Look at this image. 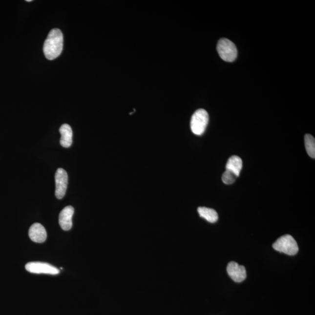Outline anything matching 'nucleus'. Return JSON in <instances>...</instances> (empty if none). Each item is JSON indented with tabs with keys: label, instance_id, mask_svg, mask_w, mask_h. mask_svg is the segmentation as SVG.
<instances>
[{
	"label": "nucleus",
	"instance_id": "1",
	"mask_svg": "<svg viewBox=\"0 0 315 315\" xmlns=\"http://www.w3.org/2000/svg\"><path fill=\"white\" fill-rule=\"evenodd\" d=\"M63 48V35L61 30L52 29L48 35L43 46L45 57L49 61L58 58Z\"/></svg>",
	"mask_w": 315,
	"mask_h": 315
},
{
	"label": "nucleus",
	"instance_id": "2",
	"mask_svg": "<svg viewBox=\"0 0 315 315\" xmlns=\"http://www.w3.org/2000/svg\"><path fill=\"white\" fill-rule=\"evenodd\" d=\"M209 116L205 109H198L191 117L190 128L191 131L197 136L202 135L209 124Z\"/></svg>",
	"mask_w": 315,
	"mask_h": 315
},
{
	"label": "nucleus",
	"instance_id": "3",
	"mask_svg": "<svg viewBox=\"0 0 315 315\" xmlns=\"http://www.w3.org/2000/svg\"><path fill=\"white\" fill-rule=\"evenodd\" d=\"M217 50L220 58L227 62L235 61L238 56V51L235 44L226 38H222L219 40Z\"/></svg>",
	"mask_w": 315,
	"mask_h": 315
},
{
	"label": "nucleus",
	"instance_id": "4",
	"mask_svg": "<svg viewBox=\"0 0 315 315\" xmlns=\"http://www.w3.org/2000/svg\"><path fill=\"white\" fill-rule=\"evenodd\" d=\"M275 251L286 253L290 256L298 253V244L292 236L286 235L279 238L273 245Z\"/></svg>",
	"mask_w": 315,
	"mask_h": 315
},
{
	"label": "nucleus",
	"instance_id": "5",
	"mask_svg": "<svg viewBox=\"0 0 315 315\" xmlns=\"http://www.w3.org/2000/svg\"><path fill=\"white\" fill-rule=\"evenodd\" d=\"M25 269L27 271L35 274L57 275L60 273L58 268L46 263L30 262L26 264Z\"/></svg>",
	"mask_w": 315,
	"mask_h": 315
},
{
	"label": "nucleus",
	"instance_id": "6",
	"mask_svg": "<svg viewBox=\"0 0 315 315\" xmlns=\"http://www.w3.org/2000/svg\"><path fill=\"white\" fill-rule=\"evenodd\" d=\"M68 176L67 172L63 168H59L55 175V195L58 199L64 197L67 191Z\"/></svg>",
	"mask_w": 315,
	"mask_h": 315
},
{
	"label": "nucleus",
	"instance_id": "7",
	"mask_svg": "<svg viewBox=\"0 0 315 315\" xmlns=\"http://www.w3.org/2000/svg\"><path fill=\"white\" fill-rule=\"evenodd\" d=\"M228 274L234 281L241 283L247 277V272L244 266L238 265L235 262H231L227 267Z\"/></svg>",
	"mask_w": 315,
	"mask_h": 315
},
{
	"label": "nucleus",
	"instance_id": "8",
	"mask_svg": "<svg viewBox=\"0 0 315 315\" xmlns=\"http://www.w3.org/2000/svg\"><path fill=\"white\" fill-rule=\"evenodd\" d=\"M74 213L73 207L69 206L63 209L59 215V224L62 230L69 231L73 226L72 218Z\"/></svg>",
	"mask_w": 315,
	"mask_h": 315
},
{
	"label": "nucleus",
	"instance_id": "9",
	"mask_svg": "<svg viewBox=\"0 0 315 315\" xmlns=\"http://www.w3.org/2000/svg\"><path fill=\"white\" fill-rule=\"evenodd\" d=\"M29 236L32 241L43 243L47 238V232L44 227L40 223H35L30 227Z\"/></svg>",
	"mask_w": 315,
	"mask_h": 315
},
{
	"label": "nucleus",
	"instance_id": "10",
	"mask_svg": "<svg viewBox=\"0 0 315 315\" xmlns=\"http://www.w3.org/2000/svg\"><path fill=\"white\" fill-rule=\"evenodd\" d=\"M61 134V145L64 148H69L73 143V131L68 124L63 125L60 128Z\"/></svg>",
	"mask_w": 315,
	"mask_h": 315
},
{
	"label": "nucleus",
	"instance_id": "11",
	"mask_svg": "<svg viewBox=\"0 0 315 315\" xmlns=\"http://www.w3.org/2000/svg\"><path fill=\"white\" fill-rule=\"evenodd\" d=\"M242 168V161L238 156L234 155L229 158L226 165V170L231 171L239 177Z\"/></svg>",
	"mask_w": 315,
	"mask_h": 315
},
{
	"label": "nucleus",
	"instance_id": "12",
	"mask_svg": "<svg viewBox=\"0 0 315 315\" xmlns=\"http://www.w3.org/2000/svg\"><path fill=\"white\" fill-rule=\"evenodd\" d=\"M197 211L201 217L205 218L210 223H214L218 220V215L214 210L200 207L198 208Z\"/></svg>",
	"mask_w": 315,
	"mask_h": 315
},
{
	"label": "nucleus",
	"instance_id": "13",
	"mask_svg": "<svg viewBox=\"0 0 315 315\" xmlns=\"http://www.w3.org/2000/svg\"><path fill=\"white\" fill-rule=\"evenodd\" d=\"M305 146L308 154L312 158H315V140L311 134H306L305 136Z\"/></svg>",
	"mask_w": 315,
	"mask_h": 315
},
{
	"label": "nucleus",
	"instance_id": "14",
	"mask_svg": "<svg viewBox=\"0 0 315 315\" xmlns=\"http://www.w3.org/2000/svg\"><path fill=\"white\" fill-rule=\"evenodd\" d=\"M237 178H238L235 173L229 170H226L222 176V180L225 184L231 185L235 182Z\"/></svg>",
	"mask_w": 315,
	"mask_h": 315
},
{
	"label": "nucleus",
	"instance_id": "15",
	"mask_svg": "<svg viewBox=\"0 0 315 315\" xmlns=\"http://www.w3.org/2000/svg\"><path fill=\"white\" fill-rule=\"evenodd\" d=\"M26 2H32V0H26Z\"/></svg>",
	"mask_w": 315,
	"mask_h": 315
}]
</instances>
